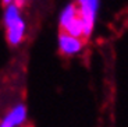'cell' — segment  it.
Wrapping results in <instances>:
<instances>
[{
  "label": "cell",
  "instance_id": "obj_2",
  "mask_svg": "<svg viewBox=\"0 0 128 127\" xmlns=\"http://www.w3.org/2000/svg\"><path fill=\"white\" fill-rule=\"evenodd\" d=\"M58 27L61 32H66L75 38H84V22L75 2L67 3L63 7L58 14Z\"/></svg>",
  "mask_w": 128,
  "mask_h": 127
},
{
  "label": "cell",
  "instance_id": "obj_5",
  "mask_svg": "<svg viewBox=\"0 0 128 127\" xmlns=\"http://www.w3.org/2000/svg\"><path fill=\"white\" fill-rule=\"evenodd\" d=\"M84 46H85V42L82 38H75L60 31L57 36V48L63 56H77L82 52Z\"/></svg>",
  "mask_w": 128,
  "mask_h": 127
},
{
  "label": "cell",
  "instance_id": "obj_3",
  "mask_svg": "<svg viewBox=\"0 0 128 127\" xmlns=\"http://www.w3.org/2000/svg\"><path fill=\"white\" fill-rule=\"evenodd\" d=\"M81 20L84 22V38H89L93 34L96 20L100 9V0H75Z\"/></svg>",
  "mask_w": 128,
  "mask_h": 127
},
{
  "label": "cell",
  "instance_id": "obj_6",
  "mask_svg": "<svg viewBox=\"0 0 128 127\" xmlns=\"http://www.w3.org/2000/svg\"><path fill=\"white\" fill-rule=\"evenodd\" d=\"M13 3L16 4V6L18 7V9H22V7L25 6V3H26V0H14Z\"/></svg>",
  "mask_w": 128,
  "mask_h": 127
},
{
  "label": "cell",
  "instance_id": "obj_7",
  "mask_svg": "<svg viewBox=\"0 0 128 127\" xmlns=\"http://www.w3.org/2000/svg\"><path fill=\"white\" fill-rule=\"evenodd\" d=\"M0 2H2V3L4 4V6H8V4H11L14 2V0H0Z\"/></svg>",
  "mask_w": 128,
  "mask_h": 127
},
{
  "label": "cell",
  "instance_id": "obj_1",
  "mask_svg": "<svg viewBox=\"0 0 128 127\" xmlns=\"http://www.w3.org/2000/svg\"><path fill=\"white\" fill-rule=\"evenodd\" d=\"M3 24L6 28V39L8 45L18 46L22 43L26 34V24L25 20L22 18L21 9H18L14 3L4 7Z\"/></svg>",
  "mask_w": 128,
  "mask_h": 127
},
{
  "label": "cell",
  "instance_id": "obj_4",
  "mask_svg": "<svg viewBox=\"0 0 128 127\" xmlns=\"http://www.w3.org/2000/svg\"><path fill=\"white\" fill-rule=\"evenodd\" d=\"M28 119V108L20 102L8 109L0 119V127H24Z\"/></svg>",
  "mask_w": 128,
  "mask_h": 127
}]
</instances>
